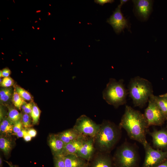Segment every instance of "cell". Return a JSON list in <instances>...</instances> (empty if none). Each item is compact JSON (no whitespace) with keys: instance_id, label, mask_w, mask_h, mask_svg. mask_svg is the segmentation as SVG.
I'll use <instances>...</instances> for the list:
<instances>
[{"instance_id":"1","label":"cell","mask_w":167,"mask_h":167,"mask_svg":"<svg viewBox=\"0 0 167 167\" xmlns=\"http://www.w3.org/2000/svg\"><path fill=\"white\" fill-rule=\"evenodd\" d=\"M119 127L123 128L128 136L142 145L147 141L146 134L149 126L144 115L139 111L126 105Z\"/></svg>"},{"instance_id":"2","label":"cell","mask_w":167,"mask_h":167,"mask_svg":"<svg viewBox=\"0 0 167 167\" xmlns=\"http://www.w3.org/2000/svg\"><path fill=\"white\" fill-rule=\"evenodd\" d=\"M120 128L119 127L109 121H104L94 138L95 146L102 152L110 151L120 138Z\"/></svg>"},{"instance_id":"3","label":"cell","mask_w":167,"mask_h":167,"mask_svg":"<svg viewBox=\"0 0 167 167\" xmlns=\"http://www.w3.org/2000/svg\"><path fill=\"white\" fill-rule=\"evenodd\" d=\"M128 89L134 106L140 108L143 107L153 94L152 83L148 80L138 76L131 79Z\"/></svg>"},{"instance_id":"4","label":"cell","mask_w":167,"mask_h":167,"mask_svg":"<svg viewBox=\"0 0 167 167\" xmlns=\"http://www.w3.org/2000/svg\"><path fill=\"white\" fill-rule=\"evenodd\" d=\"M128 93L123 79L117 80L111 78L103 91L102 96L108 104L117 108L126 103Z\"/></svg>"},{"instance_id":"5","label":"cell","mask_w":167,"mask_h":167,"mask_svg":"<svg viewBox=\"0 0 167 167\" xmlns=\"http://www.w3.org/2000/svg\"><path fill=\"white\" fill-rule=\"evenodd\" d=\"M138 159V154L135 148L125 142L117 149L114 160L116 167H135Z\"/></svg>"},{"instance_id":"6","label":"cell","mask_w":167,"mask_h":167,"mask_svg":"<svg viewBox=\"0 0 167 167\" xmlns=\"http://www.w3.org/2000/svg\"><path fill=\"white\" fill-rule=\"evenodd\" d=\"M143 145L145 151L143 167H156L167 160V150L154 149L147 141Z\"/></svg>"},{"instance_id":"7","label":"cell","mask_w":167,"mask_h":167,"mask_svg":"<svg viewBox=\"0 0 167 167\" xmlns=\"http://www.w3.org/2000/svg\"><path fill=\"white\" fill-rule=\"evenodd\" d=\"M153 95L149 99L148 106L145 110L144 114L149 127L152 126H161L166 120L164 115L154 101L152 97Z\"/></svg>"},{"instance_id":"8","label":"cell","mask_w":167,"mask_h":167,"mask_svg":"<svg viewBox=\"0 0 167 167\" xmlns=\"http://www.w3.org/2000/svg\"><path fill=\"white\" fill-rule=\"evenodd\" d=\"M100 126V124H96L86 115H83L77 119L73 128L84 136L94 138Z\"/></svg>"},{"instance_id":"9","label":"cell","mask_w":167,"mask_h":167,"mask_svg":"<svg viewBox=\"0 0 167 167\" xmlns=\"http://www.w3.org/2000/svg\"><path fill=\"white\" fill-rule=\"evenodd\" d=\"M121 8V7L118 6L112 15L106 21V22L112 26L115 33L117 34L120 33L125 28L130 31L128 21L124 16Z\"/></svg>"},{"instance_id":"10","label":"cell","mask_w":167,"mask_h":167,"mask_svg":"<svg viewBox=\"0 0 167 167\" xmlns=\"http://www.w3.org/2000/svg\"><path fill=\"white\" fill-rule=\"evenodd\" d=\"M136 15L142 19L147 20L152 11L153 1L150 0L132 1Z\"/></svg>"},{"instance_id":"11","label":"cell","mask_w":167,"mask_h":167,"mask_svg":"<svg viewBox=\"0 0 167 167\" xmlns=\"http://www.w3.org/2000/svg\"><path fill=\"white\" fill-rule=\"evenodd\" d=\"M149 134L152 137L153 145L155 149L167 150V129L158 130L154 129Z\"/></svg>"},{"instance_id":"12","label":"cell","mask_w":167,"mask_h":167,"mask_svg":"<svg viewBox=\"0 0 167 167\" xmlns=\"http://www.w3.org/2000/svg\"><path fill=\"white\" fill-rule=\"evenodd\" d=\"M94 147V138H86L76 155L86 161H89L93 155Z\"/></svg>"},{"instance_id":"13","label":"cell","mask_w":167,"mask_h":167,"mask_svg":"<svg viewBox=\"0 0 167 167\" xmlns=\"http://www.w3.org/2000/svg\"><path fill=\"white\" fill-rule=\"evenodd\" d=\"M48 141L54 156H62L65 144L57 134H50L49 136Z\"/></svg>"},{"instance_id":"14","label":"cell","mask_w":167,"mask_h":167,"mask_svg":"<svg viewBox=\"0 0 167 167\" xmlns=\"http://www.w3.org/2000/svg\"><path fill=\"white\" fill-rule=\"evenodd\" d=\"M86 139V137L84 136L78 139L65 144L62 156H64L71 154H76Z\"/></svg>"},{"instance_id":"15","label":"cell","mask_w":167,"mask_h":167,"mask_svg":"<svg viewBox=\"0 0 167 167\" xmlns=\"http://www.w3.org/2000/svg\"><path fill=\"white\" fill-rule=\"evenodd\" d=\"M57 135L65 144L84 136L80 134L73 128L62 131Z\"/></svg>"},{"instance_id":"16","label":"cell","mask_w":167,"mask_h":167,"mask_svg":"<svg viewBox=\"0 0 167 167\" xmlns=\"http://www.w3.org/2000/svg\"><path fill=\"white\" fill-rule=\"evenodd\" d=\"M89 167H113L112 161L108 155L101 154L93 159Z\"/></svg>"},{"instance_id":"17","label":"cell","mask_w":167,"mask_h":167,"mask_svg":"<svg viewBox=\"0 0 167 167\" xmlns=\"http://www.w3.org/2000/svg\"><path fill=\"white\" fill-rule=\"evenodd\" d=\"M64 158L66 167H82L88 164L87 161L76 154L67 155Z\"/></svg>"},{"instance_id":"18","label":"cell","mask_w":167,"mask_h":167,"mask_svg":"<svg viewBox=\"0 0 167 167\" xmlns=\"http://www.w3.org/2000/svg\"><path fill=\"white\" fill-rule=\"evenodd\" d=\"M13 147V142L9 136L2 135L0 137V148L6 156L9 155Z\"/></svg>"},{"instance_id":"19","label":"cell","mask_w":167,"mask_h":167,"mask_svg":"<svg viewBox=\"0 0 167 167\" xmlns=\"http://www.w3.org/2000/svg\"><path fill=\"white\" fill-rule=\"evenodd\" d=\"M152 97L157 105L167 120V98L153 95Z\"/></svg>"},{"instance_id":"20","label":"cell","mask_w":167,"mask_h":167,"mask_svg":"<svg viewBox=\"0 0 167 167\" xmlns=\"http://www.w3.org/2000/svg\"><path fill=\"white\" fill-rule=\"evenodd\" d=\"M13 125L7 118H4L0 124V131L2 135L9 136L12 134Z\"/></svg>"},{"instance_id":"21","label":"cell","mask_w":167,"mask_h":167,"mask_svg":"<svg viewBox=\"0 0 167 167\" xmlns=\"http://www.w3.org/2000/svg\"><path fill=\"white\" fill-rule=\"evenodd\" d=\"M22 114L16 109L10 107L8 109L7 118L13 124L21 119Z\"/></svg>"},{"instance_id":"22","label":"cell","mask_w":167,"mask_h":167,"mask_svg":"<svg viewBox=\"0 0 167 167\" xmlns=\"http://www.w3.org/2000/svg\"><path fill=\"white\" fill-rule=\"evenodd\" d=\"M12 101L15 107L19 110L21 109L23 105L27 103L18 94L15 89L12 96Z\"/></svg>"},{"instance_id":"23","label":"cell","mask_w":167,"mask_h":167,"mask_svg":"<svg viewBox=\"0 0 167 167\" xmlns=\"http://www.w3.org/2000/svg\"><path fill=\"white\" fill-rule=\"evenodd\" d=\"M13 91L11 88H3L0 90V99L3 102L8 101L12 96Z\"/></svg>"},{"instance_id":"24","label":"cell","mask_w":167,"mask_h":167,"mask_svg":"<svg viewBox=\"0 0 167 167\" xmlns=\"http://www.w3.org/2000/svg\"><path fill=\"white\" fill-rule=\"evenodd\" d=\"M41 113V111L36 104L33 103L32 111L30 114L32 119L33 125L38 124Z\"/></svg>"},{"instance_id":"25","label":"cell","mask_w":167,"mask_h":167,"mask_svg":"<svg viewBox=\"0 0 167 167\" xmlns=\"http://www.w3.org/2000/svg\"><path fill=\"white\" fill-rule=\"evenodd\" d=\"M15 89L20 96L24 100L33 101L32 97L30 93L26 90L18 86H16Z\"/></svg>"},{"instance_id":"26","label":"cell","mask_w":167,"mask_h":167,"mask_svg":"<svg viewBox=\"0 0 167 167\" xmlns=\"http://www.w3.org/2000/svg\"><path fill=\"white\" fill-rule=\"evenodd\" d=\"M31 118L30 115L27 113H24L22 114L21 121L25 129H28L32 126V121L31 120Z\"/></svg>"},{"instance_id":"27","label":"cell","mask_w":167,"mask_h":167,"mask_svg":"<svg viewBox=\"0 0 167 167\" xmlns=\"http://www.w3.org/2000/svg\"><path fill=\"white\" fill-rule=\"evenodd\" d=\"M54 167H66L63 156H54Z\"/></svg>"},{"instance_id":"28","label":"cell","mask_w":167,"mask_h":167,"mask_svg":"<svg viewBox=\"0 0 167 167\" xmlns=\"http://www.w3.org/2000/svg\"><path fill=\"white\" fill-rule=\"evenodd\" d=\"M13 79L10 77L3 78L0 83V86L2 88H9L14 84Z\"/></svg>"},{"instance_id":"29","label":"cell","mask_w":167,"mask_h":167,"mask_svg":"<svg viewBox=\"0 0 167 167\" xmlns=\"http://www.w3.org/2000/svg\"><path fill=\"white\" fill-rule=\"evenodd\" d=\"M33 103L30 102L24 104L21 107V109L24 113L30 115L32 112Z\"/></svg>"},{"instance_id":"30","label":"cell","mask_w":167,"mask_h":167,"mask_svg":"<svg viewBox=\"0 0 167 167\" xmlns=\"http://www.w3.org/2000/svg\"><path fill=\"white\" fill-rule=\"evenodd\" d=\"M23 125L21 119L15 123L13 125V132L15 134L21 131L23 129Z\"/></svg>"},{"instance_id":"31","label":"cell","mask_w":167,"mask_h":167,"mask_svg":"<svg viewBox=\"0 0 167 167\" xmlns=\"http://www.w3.org/2000/svg\"><path fill=\"white\" fill-rule=\"evenodd\" d=\"M11 74V71L10 69L6 67L3 68L0 71V77H9Z\"/></svg>"},{"instance_id":"32","label":"cell","mask_w":167,"mask_h":167,"mask_svg":"<svg viewBox=\"0 0 167 167\" xmlns=\"http://www.w3.org/2000/svg\"><path fill=\"white\" fill-rule=\"evenodd\" d=\"M114 1L113 0H95L94 2L97 4H98L100 5L103 6L105 4L110 3H112Z\"/></svg>"},{"instance_id":"33","label":"cell","mask_w":167,"mask_h":167,"mask_svg":"<svg viewBox=\"0 0 167 167\" xmlns=\"http://www.w3.org/2000/svg\"><path fill=\"white\" fill-rule=\"evenodd\" d=\"M27 132V130L26 129H23L21 131L13 135H16L18 138L23 137L24 134Z\"/></svg>"},{"instance_id":"34","label":"cell","mask_w":167,"mask_h":167,"mask_svg":"<svg viewBox=\"0 0 167 167\" xmlns=\"http://www.w3.org/2000/svg\"><path fill=\"white\" fill-rule=\"evenodd\" d=\"M27 130L28 133L32 138L35 137L37 134L36 131L33 128H29Z\"/></svg>"},{"instance_id":"35","label":"cell","mask_w":167,"mask_h":167,"mask_svg":"<svg viewBox=\"0 0 167 167\" xmlns=\"http://www.w3.org/2000/svg\"><path fill=\"white\" fill-rule=\"evenodd\" d=\"M23 137L24 140L26 142H28L31 141L32 138L28 133V132L24 134Z\"/></svg>"},{"instance_id":"36","label":"cell","mask_w":167,"mask_h":167,"mask_svg":"<svg viewBox=\"0 0 167 167\" xmlns=\"http://www.w3.org/2000/svg\"><path fill=\"white\" fill-rule=\"evenodd\" d=\"M156 167H167V160Z\"/></svg>"},{"instance_id":"37","label":"cell","mask_w":167,"mask_h":167,"mask_svg":"<svg viewBox=\"0 0 167 167\" xmlns=\"http://www.w3.org/2000/svg\"><path fill=\"white\" fill-rule=\"evenodd\" d=\"M128 1V0H120V3L118 6L120 7H121L124 4L126 3Z\"/></svg>"},{"instance_id":"38","label":"cell","mask_w":167,"mask_h":167,"mask_svg":"<svg viewBox=\"0 0 167 167\" xmlns=\"http://www.w3.org/2000/svg\"><path fill=\"white\" fill-rule=\"evenodd\" d=\"M8 165H9V167H19L18 166L16 165H13L11 163L7 162Z\"/></svg>"},{"instance_id":"39","label":"cell","mask_w":167,"mask_h":167,"mask_svg":"<svg viewBox=\"0 0 167 167\" xmlns=\"http://www.w3.org/2000/svg\"><path fill=\"white\" fill-rule=\"evenodd\" d=\"M3 167V160L2 157H0V167Z\"/></svg>"},{"instance_id":"40","label":"cell","mask_w":167,"mask_h":167,"mask_svg":"<svg viewBox=\"0 0 167 167\" xmlns=\"http://www.w3.org/2000/svg\"><path fill=\"white\" fill-rule=\"evenodd\" d=\"M160 95L161 96L165 97L167 98V92L164 94L161 95Z\"/></svg>"},{"instance_id":"41","label":"cell","mask_w":167,"mask_h":167,"mask_svg":"<svg viewBox=\"0 0 167 167\" xmlns=\"http://www.w3.org/2000/svg\"><path fill=\"white\" fill-rule=\"evenodd\" d=\"M82 167H89V166L88 164H87V165H84V166Z\"/></svg>"}]
</instances>
